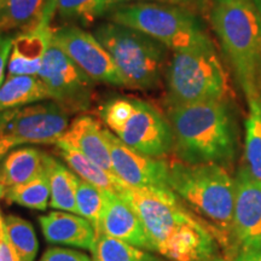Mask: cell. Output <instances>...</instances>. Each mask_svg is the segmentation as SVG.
<instances>
[{
	"label": "cell",
	"instance_id": "cell-23",
	"mask_svg": "<svg viewBox=\"0 0 261 261\" xmlns=\"http://www.w3.org/2000/svg\"><path fill=\"white\" fill-rule=\"evenodd\" d=\"M248 102V115L244 122V152L247 167L261 181V96Z\"/></svg>",
	"mask_w": 261,
	"mask_h": 261
},
{
	"label": "cell",
	"instance_id": "cell-40",
	"mask_svg": "<svg viewBox=\"0 0 261 261\" xmlns=\"http://www.w3.org/2000/svg\"><path fill=\"white\" fill-rule=\"evenodd\" d=\"M2 3H3V2H2Z\"/></svg>",
	"mask_w": 261,
	"mask_h": 261
},
{
	"label": "cell",
	"instance_id": "cell-34",
	"mask_svg": "<svg viewBox=\"0 0 261 261\" xmlns=\"http://www.w3.org/2000/svg\"><path fill=\"white\" fill-rule=\"evenodd\" d=\"M232 261H261V249L238 250Z\"/></svg>",
	"mask_w": 261,
	"mask_h": 261
},
{
	"label": "cell",
	"instance_id": "cell-4",
	"mask_svg": "<svg viewBox=\"0 0 261 261\" xmlns=\"http://www.w3.org/2000/svg\"><path fill=\"white\" fill-rule=\"evenodd\" d=\"M210 21L247 100L261 96V12L252 0H210Z\"/></svg>",
	"mask_w": 261,
	"mask_h": 261
},
{
	"label": "cell",
	"instance_id": "cell-35",
	"mask_svg": "<svg viewBox=\"0 0 261 261\" xmlns=\"http://www.w3.org/2000/svg\"><path fill=\"white\" fill-rule=\"evenodd\" d=\"M5 195H6V189L4 188V185L0 182V200H2L3 197H5Z\"/></svg>",
	"mask_w": 261,
	"mask_h": 261
},
{
	"label": "cell",
	"instance_id": "cell-12",
	"mask_svg": "<svg viewBox=\"0 0 261 261\" xmlns=\"http://www.w3.org/2000/svg\"><path fill=\"white\" fill-rule=\"evenodd\" d=\"M104 136L109 145L114 172L126 185L138 189H171L169 162L128 148L109 129L104 128Z\"/></svg>",
	"mask_w": 261,
	"mask_h": 261
},
{
	"label": "cell",
	"instance_id": "cell-13",
	"mask_svg": "<svg viewBox=\"0 0 261 261\" xmlns=\"http://www.w3.org/2000/svg\"><path fill=\"white\" fill-rule=\"evenodd\" d=\"M233 241L240 250L261 249V181L247 166L234 175Z\"/></svg>",
	"mask_w": 261,
	"mask_h": 261
},
{
	"label": "cell",
	"instance_id": "cell-17",
	"mask_svg": "<svg viewBox=\"0 0 261 261\" xmlns=\"http://www.w3.org/2000/svg\"><path fill=\"white\" fill-rule=\"evenodd\" d=\"M45 240L48 243L62 244L92 250L96 242V230L89 220L76 214L51 212L39 218Z\"/></svg>",
	"mask_w": 261,
	"mask_h": 261
},
{
	"label": "cell",
	"instance_id": "cell-8",
	"mask_svg": "<svg viewBox=\"0 0 261 261\" xmlns=\"http://www.w3.org/2000/svg\"><path fill=\"white\" fill-rule=\"evenodd\" d=\"M100 119L123 144L151 158L173 151V133L167 116L135 97H113L99 107Z\"/></svg>",
	"mask_w": 261,
	"mask_h": 261
},
{
	"label": "cell",
	"instance_id": "cell-1",
	"mask_svg": "<svg viewBox=\"0 0 261 261\" xmlns=\"http://www.w3.org/2000/svg\"><path fill=\"white\" fill-rule=\"evenodd\" d=\"M123 198L139 217L154 252L171 261H205L218 256L219 241L171 189L127 187Z\"/></svg>",
	"mask_w": 261,
	"mask_h": 261
},
{
	"label": "cell",
	"instance_id": "cell-33",
	"mask_svg": "<svg viewBox=\"0 0 261 261\" xmlns=\"http://www.w3.org/2000/svg\"><path fill=\"white\" fill-rule=\"evenodd\" d=\"M16 146H18L17 143H16L11 137L6 136L5 133H3L2 130H0V160L4 159L12 149L16 148Z\"/></svg>",
	"mask_w": 261,
	"mask_h": 261
},
{
	"label": "cell",
	"instance_id": "cell-14",
	"mask_svg": "<svg viewBox=\"0 0 261 261\" xmlns=\"http://www.w3.org/2000/svg\"><path fill=\"white\" fill-rule=\"evenodd\" d=\"M54 15V0H47L40 21L14 37L8 62V75H38L52 44L55 28L51 27V19Z\"/></svg>",
	"mask_w": 261,
	"mask_h": 261
},
{
	"label": "cell",
	"instance_id": "cell-3",
	"mask_svg": "<svg viewBox=\"0 0 261 261\" xmlns=\"http://www.w3.org/2000/svg\"><path fill=\"white\" fill-rule=\"evenodd\" d=\"M168 185L179 200L213 231L230 250L233 241L234 178L226 167L213 163L169 162Z\"/></svg>",
	"mask_w": 261,
	"mask_h": 261
},
{
	"label": "cell",
	"instance_id": "cell-19",
	"mask_svg": "<svg viewBox=\"0 0 261 261\" xmlns=\"http://www.w3.org/2000/svg\"><path fill=\"white\" fill-rule=\"evenodd\" d=\"M44 169L45 152L31 146L11 150L0 162V182L8 190L32 180Z\"/></svg>",
	"mask_w": 261,
	"mask_h": 261
},
{
	"label": "cell",
	"instance_id": "cell-31",
	"mask_svg": "<svg viewBox=\"0 0 261 261\" xmlns=\"http://www.w3.org/2000/svg\"><path fill=\"white\" fill-rule=\"evenodd\" d=\"M14 37L9 33L0 32V86L5 80V71L8 68L10 51H11Z\"/></svg>",
	"mask_w": 261,
	"mask_h": 261
},
{
	"label": "cell",
	"instance_id": "cell-21",
	"mask_svg": "<svg viewBox=\"0 0 261 261\" xmlns=\"http://www.w3.org/2000/svg\"><path fill=\"white\" fill-rule=\"evenodd\" d=\"M45 169L50 184V205L77 214L76 185L79 177L52 156L45 154Z\"/></svg>",
	"mask_w": 261,
	"mask_h": 261
},
{
	"label": "cell",
	"instance_id": "cell-24",
	"mask_svg": "<svg viewBox=\"0 0 261 261\" xmlns=\"http://www.w3.org/2000/svg\"><path fill=\"white\" fill-rule=\"evenodd\" d=\"M6 240L14 248L21 261H34L39 250V242L34 227L29 221L17 215H6L3 219Z\"/></svg>",
	"mask_w": 261,
	"mask_h": 261
},
{
	"label": "cell",
	"instance_id": "cell-16",
	"mask_svg": "<svg viewBox=\"0 0 261 261\" xmlns=\"http://www.w3.org/2000/svg\"><path fill=\"white\" fill-rule=\"evenodd\" d=\"M58 142L73 146L108 173L116 175L110 158L109 145L104 136V128L94 117L90 115L75 117Z\"/></svg>",
	"mask_w": 261,
	"mask_h": 261
},
{
	"label": "cell",
	"instance_id": "cell-18",
	"mask_svg": "<svg viewBox=\"0 0 261 261\" xmlns=\"http://www.w3.org/2000/svg\"><path fill=\"white\" fill-rule=\"evenodd\" d=\"M58 154L64 160L71 171L89 184L93 185L102 191H110L113 194L121 195L127 185L116 175L110 174L106 169L98 166L96 162L74 149L73 146L65 144L63 142H57Z\"/></svg>",
	"mask_w": 261,
	"mask_h": 261
},
{
	"label": "cell",
	"instance_id": "cell-9",
	"mask_svg": "<svg viewBox=\"0 0 261 261\" xmlns=\"http://www.w3.org/2000/svg\"><path fill=\"white\" fill-rule=\"evenodd\" d=\"M70 115L55 100H44L0 113V130L18 145L57 144L70 125Z\"/></svg>",
	"mask_w": 261,
	"mask_h": 261
},
{
	"label": "cell",
	"instance_id": "cell-7",
	"mask_svg": "<svg viewBox=\"0 0 261 261\" xmlns=\"http://www.w3.org/2000/svg\"><path fill=\"white\" fill-rule=\"evenodd\" d=\"M165 84L168 108L228 99L230 93L215 45L172 52Z\"/></svg>",
	"mask_w": 261,
	"mask_h": 261
},
{
	"label": "cell",
	"instance_id": "cell-39",
	"mask_svg": "<svg viewBox=\"0 0 261 261\" xmlns=\"http://www.w3.org/2000/svg\"><path fill=\"white\" fill-rule=\"evenodd\" d=\"M2 2H3V0H0V4H2Z\"/></svg>",
	"mask_w": 261,
	"mask_h": 261
},
{
	"label": "cell",
	"instance_id": "cell-22",
	"mask_svg": "<svg viewBox=\"0 0 261 261\" xmlns=\"http://www.w3.org/2000/svg\"><path fill=\"white\" fill-rule=\"evenodd\" d=\"M47 0H3L0 4V32L9 33L38 23Z\"/></svg>",
	"mask_w": 261,
	"mask_h": 261
},
{
	"label": "cell",
	"instance_id": "cell-26",
	"mask_svg": "<svg viewBox=\"0 0 261 261\" xmlns=\"http://www.w3.org/2000/svg\"><path fill=\"white\" fill-rule=\"evenodd\" d=\"M54 5L60 17L84 25L94 23L115 6L110 0H54Z\"/></svg>",
	"mask_w": 261,
	"mask_h": 261
},
{
	"label": "cell",
	"instance_id": "cell-6",
	"mask_svg": "<svg viewBox=\"0 0 261 261\" xmlns=\"http://www.w3.org/2000/svg\"><path fill=\"white\" fill-rule=\"evenodd\" d=\"M109 21L137 29L171 52L213 46L214 41L197 12L158 3H125L108 12Z\"/></svg>",
	"mask_w": 261,
	"mask_h": 261
},
{
	"label": "cell",
	"instance_id": "cell-30",
	"mask_svg": "<svg viewBox=\"0 0 261 261\" xmlns=\"http://www.w3.org/2000/svg\"><path fill=\"white\" fill-rule=\"evenodd\" d=\"M40 261H92L86 254L68 248H48Z\"/></svg>",
	"mask_w": 261,
	"mask_h": 261
},
{
	"label": "cell",
	"instance_id": "cell-11",
	"mask_svg": "<svg viewBox=\"0 0 261 261\" xmlns=\"http://www.w3.org/2000/svg\"><path fill=\"white\" fill-rule=\"evenodd\" d=\"M52 42L94 83L125 87L112 57L92 33L76 25H64L54 29Z\"/></svg>",
	"mask_w": 261,
	"mask_h": 261
},
{
	"label": "cell",
	"instance_id": "cell-38",
	"mask_svg": "<svg viewBox=\"0 0 261 261\" xmlns=\"http://www.w3.org/2000/svg\"><path fill=\"white\" fill-rule=\"evenodd\" d=\"M3 227V219H2V217H0V228Z\"/></svg>",
	"mask_w": 261,
	"mask_h": 261
},
{
	"label": "cell",
	"instance_id": "cell-25",
	"mask_svg": "<svg viewBox=\"0 0 261 261\" xmlns=\"http://www.w3.org/2000/svg\"><path fill=\"white\" fill-rule=\"evenodd\" d=\"M92 253L94 261H163L144 249L104 233H97Z\"/></svg>",
	"mask_w": 261,
	"mask_h": 261
},
{
	"label": "cell",
	"instance_id": "cell-37",
	"mask_svg": "<svg viewBox=\"0 0 261 261\" xmlns=\"http://www.w3.org/2000/svg\"><path fill=\"white\" fill-rule=\"evenodd\" d=\"M252 2L256 5V8L259 9L260 12H261V0H252Z\"/></svg>",
	"mask_w": 261,
	"mask_h": 261
},
{
	"label": "cell",
	"instance_id": "cell-5",
	"mask_svg": "<svg viewBox=\"0 0 261 261\" xmlns=\"http://www.w3.org/2000/svg\"><path fill=\"white\" fill-rule=\"evenodd\" d=\"M92 34L110 55L125 87L154 91L165 80L169 51L144 33L108 21L97 24Z\"/></svg>",
	"mask_w": 261,
	"mask_h": 261
},
{
	"label": "cell",
	"instance_id": "cell-36",
	"mask_svg": "<svg viewBox=\"0 0 261 261\" xmlns=\"http://www.w3.org/2000/svg\"><path fill=\"white\" fill-rule=\"evenodd\" d=\"M205 261H226V260H225L224 257H221V256H215V257H213V259L205 260Z\"/></svg>",
	"mask_w": 261,
	"mask_h": 261
},
{
	"label": "cell",
	"instance_id": "cell-15",
	"mask_svg": "<svg viewBox=\"0 0 261 261\" xmlns=\"http://www.w3.org/2000/svg\"><path fill=\"white\" fill-rule=\"evenodd\" d=\"M103 197L102 221L97 233H104L140 249L154 252V246L133 208L119 195L110 191H103Z\"/></svg>",
	"mask_w": 261,
	"mask_h": 261
},
{
	"label": "cell",
	"instance_id": "cell-2",
	"mask_svg": "<svg viewBox=\"0 0 261 261\" xmlns=\"http://www.w3.org/2000/svg\"><path fill=\"white\" fill-rule=\"evenodd\" d=\"M173 151L179 161L226 167L237 156L240 129L230 99L168 108Z\"/></svg>",
	"mask_w": 261,
	"mask_h": 261
},
{
	"label": "cell",
	"instance_id": "cell-27",
	"mask_svg": "<svg viewBox=\"0 0 261 261\" xmlns=\"http://www.w3.org/2000/svg\"><path fill=\"white\" fill-rule=\"evenodd\" d=\"M5 197L22 207L37 211L46 210L50 204V184L46 169L32 180L8 189Z\"/></svg>",
	"mask_w": 261,
	"mask_h": 261
},
{
	"label": "cell",
	"instance_id": "cell-32",
	"mask_svg": "<svg viewBox=\"0 0 261 261\" xmlns=\"http://www.w3.org/2000/svg\"><path fill=\"white\" fill-rule=\"evenodd\" d=\"M0 261H21L17 253L6 240L4 227L0 228Z\"/></svg>",
	"mask_w": 261,
	"mask_h": 261
},
{
	"label": "cell",
	"instance_id": "cell-20",
	"mask_svg": "<svg viewBox=\"0 0 261 261\" xmlns=\"http://www.w3.org/2000/svg\"><path fill=\"white\" fill-rule=\"evenodd\" d=\"M44 100L51 98L38 75H8L0 86V113Z\"/></svg>",
	"mask_w": 261,
	"mask_h": 261
},
{
	"label": "cell",
	"instance_id": "cell-10",
	"mask_svg": "<svg viewBox=\"0 0 261 261\" xmlns=\"http://www.w3.org/2000/svg\"><path fill=\"white\" fill-rule=\"evenodd\" d=\"M38 76L55 100L68 112L81 113L93 100L94 81L52 42L42 62Z\"/></svg>",
	"mask_w": 261,
	"mask_h": 261
},
{
	"label": "cell",
	"instance_id": "cell-29",
	"mask_svg": "<svg viewBox=\"0 0 261 261\" xmlns=\"http://www.w3.org/2000/svg\"><path fill=\"white\" fill-rule=\"evenodd\" d=\"M113 4H125V3H158V4H168L181 6V8L192 10L195 12L204 11L210 9L208 0H110Z\"/></svg>",
	"mask_w": 261,
	"mask_h": 261
},
{
	"label": "cell",
	"instance_id": "cell-28",
	"mask_svg": "<svg viewBox=\"0 0 261 261\" xmlns=\"http://www.w3.org/2000/svg\"><path fill=\"white\" fill-rule=\"evenodd\" d=\"M76 207L77 214L89 220L97 233L104 208L103 191L79 178L76 185Z\"/></svg>",
	"mask_w": 261,
	"mask_h": 261
}]
</instances>
